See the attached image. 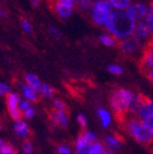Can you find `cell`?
Wrapping results in <instances>:
<instances>
[{"mask_svg": "<svg viewBox=\"0 0 153 154\" xmlns=\"http://www.w3.org/2000/svg\"><path fill=\"white\" fill-rule=\"evenodd\" d=\"M108 71L112 74H115V75H119L124 72V69L118 65H111L108 66Z\"/></svg>", "mask_w": 153, "mask_h": 154, "instance_id": "cell-25", "label": "cell"}, {"mask_svg": "<svg viewBox=\"0 0 153 154\" xmlns=\"http://www.w3.org/2000/svg\"><path fill=\"white\" fill-rule=\"evenodd\" d=\"M49 33L54 36V37H57V38L60 36V32H59V30L58 29H56V27H54V26L49 27Z\"/></svg>", "mask_w": 153, "mask_h": 154, "instance_id": "cell-35", "label": "cell"}, {"mask_svg": "<svg viewBox=\"0 0 153 154\" xmlns=\"http://www.w3.org/2000/svg\"><path fill=\"white\" fill-rule=\"evenodd\" d=\"M9 91H10V88L9 85H7L6 83H1L0 84V94L1 95H8L9 94Z\"/></svg>", "mask_w": 153, "mask_h": 154, "instance_id": "cell-30", "label": "cell"}, {"mask_svg": "<svg viewBox=\"0 0 153 154\" xmlns=\"http://www.w3.org/2000/svg\"><path fill=\"white\" fill-rule=\"evenodd\" d=\"M108 1L113 8L119 10V11L127 10L130 7V2H131V0H108Z\"/></svg>", "mask_w": 153, "mask_h": 154, "instance_id": "cell-16", "label": "cell"}, {"mask_svg": "<svg viewBox=\"0 0 153 154\" xmlns=\"http://www.w3.org/2000/svg\"><path fill=\"white\" fill-rule=\"evenodd\" d=\"M54 107H55V109L57 110H64L66 112L67 110V105H66L61 100H54Z\"/></svg>", "mask_w": 153, "mask_h": 154, "instance_id": "cell-26", "label": "cell"}, {"mask_svg": "<svg viewBox=\"0 0 153 154\" xmlns=\"http://www.w3.org/2000/svg\"><path fill=\"white\" fill-rule=\"evenodd\" d=\"M121 125L125 126V130L131 137H133L139 143L142 144L152 143V131L148 129L139 118L128 117Z\"/></svg>", "mask_w": 153, "mask_h": 154, "instance_id": "cell-3", "label": "cell"}, {"mask_svg": "<svg viewBox=\"0 0 153 154\" xmlns=\"http://www.w3.org/2000/svg\"><path fill=\"white\" fill-rule=\"evenodd\" d=\"M103 154H111V153H108V152H105V153H103Z\"/></svg>", "mask_w": 153, "mask_h": 154, "instance_id": "cell-40", "label": "cell"}, {"mask_svg": "<svg viewBox=\"0 0 153 154\" xmlns=\"http://www.w3.org/2000/svg\"><path fill=\"white\" fill-rule=\"evenodd\" d=\"M74 0H49L50 7L62 19L69 18L73 11Z\"/></svg>", "mask_w": 153, "mask_h": 154, "instance_id": "cell-6", "label": "cell"}, {"mask_svg": "<svg viewBox=\"0 0 153 154\" xmlns=\"http://www.w3.org/2000/svg\"><path fill=\"white\" fill-rule=\"evenodd\" d=\"M136 25L137 22L127 12L118 11L114 12L112 17L107 20L105 27L114 37L126 39L131 37L135 32Z\"/></svg>", "mask_w": 153, "mask_h": 154, "instance_id": "cell-1", "label": "cell"}, {"mask_svg": "<svg viewBox=\"0 0 153 154\" xmlns=\"http://www.w3.org/2000/svg\"><path fill=\"white\" fill-rule=\"evenodd\" d=\"M48 116H49V119L54 122L55 125H59L61 127H66L68 125V114L64 110H50L48 113Z\"/></svg>", "mask_w": 153, "mask_h": 154, "instance_id": "cell-11", "label": "cell"}, {"mask_svg": "<svg viewBox=\"0 0 153 154\" xmlns=\"http://www.w3.org/2000/svg\"><path fill=\"white\" fill-rule=\"evenodd\" d=\"M25 81H27V85H30L32 89H34L35 91H37V92H41L42 83L35 74L27 73V75H25Z\"/></svg>", "mask_w": 153, "mask_h": 154, "instance_id": "cell-14", "label": "cell"}, {"mask_svg": "<svg viewBox=\"0 0 153 154\" xmlns=\"http://www.w3.org/2000/svg\"><path fill=\"white\" fill-rule=\"evenodd\" d=\"M41 93L43 94V96H44V97L49 98L54 95V93H55V90H54L50 85H48V84H42Z\"/></svg>", "mask_w": 153, "mask_h": 154, "instance_id": "cell-22", "label": "cell"}, {"mask_svg": "<svg viewBox=\"0 0 153 154\" xmlns=\"http://www.w3.org/2000/svg\"><path fill=\"white\" fill-rule=\"evenodd\" d=\"M152 143H153V131H152Z\"/></svg>", "mask_w": 153, "mask_h": 154, "instance_id": "cell-39", "label": "cell"}, {"mask_svg": "<svg viewBox=\"0 0 153 154\" xmlns=\"http://www.w3.org/2000/svg\"><path fill=\"white\" fill-rule=\"evenodd\" d=\"M106 143L109 145V146H112V148H119L121 145V142H123V140L119 138L118 136H111V137H107L105 139Z\"/></svg>", "mask_w": 153, "mask_h": 154, "instance_id": "cell-19", "label": "cell"}, {"mask_svg": "<svg viewBox=\"0 0 153 154\" xmlns=\"http://www.w3.org/2000/svg\"><path fill=\"white\" fill-rule=\"evenodd\" d=\"M48 1H49V0H48Z\"/></svg>", "mask_w": 153, "mask_h": 154, "instance_id": "cell-42", "label": "cell"}, {"mask_svg": "<svg viewBox=\"0 0 153 154\" xmlns=\"http://www.w3.org/2000/svg\"><path fill=\"white\" fill-rule=\"evenodd\" d=\"M14 131L17 132V134H18L19 137L23 138V139L30 137V134H31V131H30L29 126L27 125V122H22V120H19V122H15Z\"/></svg>", "mask_w": 153, "mask_h": 154, "instance_id": "cell-13", "label": "cell"}, {"mask_svg": "<svg viewBox=\"0 0 153 154\" xmlns=\"http://www.w3.org/2000/svg\"><path fill=\"white\" fill-rule=\"evenodd\" d=\"M143 74L151 81V82L153 83V69H152V70H148V71H145Z\"/></svg>", "mask_w": 153, "mask_h": 154, "instance_id": "cell-36", "label": "cell"}, {"mask_svg": "<svg viewBox=\"0 0 153 154\" xmlns=\"http://www.w3.org/2000/svg\"><path fill=\"white\" fill-rule=\"evenodd\" d=\"M39 1H41V0H31V2H32L34 8H37V7L39 6Z\"/></svg>", "mask_w": 153, "mask_h": 154, "instance_id": "cell-37", "label": "cell"}, {"mask_svg": "<svg viewBox=\"0 0 153 154\" xmlns=\"http://www.w3.org/2000/svg\"><path fill=\"white\" fill-rule=\"evenodd\" d=\"M145 45H151V46H153V37L150 39V42H149V43H147Z\"/></svg>", "mask_w": 153, "mask_h": 154, "instance_id": "cell-38", "label": "cell"}, {"mask_svg": "<svg viewBox=\"0 0 153 154\" xmlns=\"http://www.w3.org/2000/svg\"><path fill=\"white\" fill-rule=\"evenodd\" d=\"M133 36L136 39H138L139 42L147 41V43L150 42V39L152 38V34H151V31L149 29V26H148V24L145 23V21L142 20L137 22V25H136Z\"/></svg>", "mask_w": 153, "mask_h": 154, "instance_id": "cell-9", "label": "cell"}, {"mask_svg": "<svg viewBox=\"0 0 153 154\" xmlns=\"http://www.w3.org/2000/svg\"><path fill=\"white\" fill-rule=\"evenodd\" d=\"M23 152L24 154H32L33 152V146L30 141H24L23 143Z\"/></svg>", "mask_w": 153, "mask_h": 154, "instance_id": "cell-29", "label": "cell"}, {"mask_svg": "<svg viewBox=\"0 0 153 154\" xmlns=\"http://www.w3.org/2000/svg\"><path fill=\"white\" fill-rule=\"evenodd\" d=\"M34 115H35V110H34V108H29L27 110H25L23 113V116L25 117V118H27V119H31V118H33L34 117Z\"/></svg>", "mask_w": 153, "mask_h": 154, "instance_id": "cell-31", "label": "cell"}, {"mask_svg": "<svg viewBox=\"0 0 153 154\" xmlns=\"http://www.w3.org/2000/svg\"><path fill=\"white\" fill-rule=\"evenodd\" d=\"M143 122V125L148 129H150L151 131H153V117L150 119H147V120H144V122Z\"/></svg>", "mask_w": 153, "mask_h": 154, "instance_id": "cell-34", "label": "cell"}, {"mask_svg": "<svg viewBox=\"0 0 153 154\" xmlns=\"http://www.w3.org/2000/svg\"><path fill=\"white\" fill-rule=\"evenodd\" d=\"M96 2L95 0H76V3L78 8H79L81 11H86L89 10L91 7L94 6V3Z\"/></svg>", "mask_w": 153, "mask_h": 154, "instance_id": "cell-18", "label": "cell"}, {"mask_svg": "<svg viewBox=\"0 0 153 154\" xmlns=\"http://www.w3.org/2000/svg\"><path fill=\"white\" fill-rule=\"evenodd\" d=\"M20 22H21L22 27H23V30L27 33H29V34H31V33H32V26H31V24H30L25 19H21Z\"/></svg>", "mask_w": 153, "mask_h": 154, "instance_id": "cell-27", "label": "cell"}, {"mask_svg": "<svg viewBox=\"0 0 153 154\" xmlns=\"http://www.w3.org/2000/svg\"><path fill=\"white\" fill-rule=\"evenodd\" d=\"M21 89H22V93L27 100L32 102H36L37 101V91H35L34 89H32L30 85L27 84H23V85L21 86Z\"/></svg>", "mask_w": 153, "mask_h": 154, "instance_id": "cell-15", "label": "cell"}, {"mask_svg": "<svg viewBox=\"0 0 153 154\" xmlns=\"http://www.w3.org/2000/svg\"><path fill=\"white\" fill-rule=\"evenodd\" d=\"M145 21V23L148 24V26L150 29L151 31V34H152V37H153V7H150L149 8V12H148L147 17L144 19Z\"/></svg>", "mask_w": 153, "mask_h": 154, "instance_id": "cell-23", "label": "cell"}, {"mask_svg": "<svg viewBox=\"0 0 153 154\" xmlns=\"http://www.w3.org/2000/svg\"><path fill=\"white\" fill-rule=\"evenodd\" d=\"M126 12L136 22H139V21L145 19L148 12H149V8L143 3H135V5H131Z\"/></svg>", "mask_w": 153, "mask_h": 154, "instance_id": "cell-10", "label": "cell"}, {"mask_svg": "<svg viewBox=\"0 0 153 154\" xmlns=\"http://www.w3.org/2000/svg\"><path fill=\"white\" fill-rule=\"evenodd\" d=\"M103 146L102 144L98 142H94L92 143L91 145V149H90V152L89 154H103Z\"/></svg>", "mask_w": 153, "mask_h": 154, "instance_id": "cell-24", "label": "cell"}, {"mask_svg": "<svg viewBox=\"0 0 153 154\" xmlns=\"http://www.w3.org/2000/svg\"><path fill=\"white\" fill-rule=\"evenodd\" d=\"M112 5L108 0H98L92 7V20L97 25H105L107 20L113 15Z\"/></svg>", "mask_w": 153, "mask_h": 154, "instance_id": "cell-4", "label": "cell"}, {"mask_svg": "<svg viewBox=\"0 0 153 154\" xmlns=\"http://www.w3.org/2000/svg\"><path fill=\"white\" fill-rule=\"evenodd\" d=\"M153 117V102H151L149 98L147 100V102L144 103V105L142 106V108L139 112L137 118H139L141 122H144L147 119H150Z\"/></svg>", "mask_w": 153, "mask_h": 154, "instance_id": "cell-12", "label": "cell"}, {"mask_svg": "<svg viewBox=\"0 0 153 154\" xmlns=\"http://www.w3.org/2000/svg\"><path fill=\"white\" fill-rule=\"evenodd\" d=\"M58 153L59 154H71L70 149L66 145H59L58 146Z\"/></svg>", "mask_w": 153, "mask_h": 154, "instance_id": "cell-32", "label": "cell"}, {"mask_svg": "<svg viewBox=\"0 0 153 154\" xmlns=\"http://www.w3.org/2000/svg\"><path fill=\"white\" fill-rule=\"evenodd\" d=\"M151 7H153V2H152V3H151Z\"/></svg>", "mask_w": 153, "mask_h": 154, "instance_id": "cell-41", "label": "cell"}, {"mask_svg": "<svg viewBox=\"0 0 153 154\" xmlns=\"http://www.w3.org/2000/svg\"><path fill=\"white\" fill-rule=\"evenodd\" d=\"M0 152L1 154H17L15 149L9 143L3 142L2 140H1V144H0Z\"/></svg>", "mask_w": 153, "mask_h": 154, "instance_id": "cell-20", "label": "cell"}, {"mask_svg": "<svg viewBox=\"0 0 153 154\" xmlns=\"http://www.w3.org/2000/svg\"><path fill=\"white\" fill-rule=\"evenodd\" d=\"M139 68L142 73L153 69V46L151 45L144 46V51L139 59Z\"/></svg>", "mask_w": 153, "mask_h": 154, "instance_id": "cell-8", "label": "cell"}, {"mask_svg": "<svg viewBox=\"0 0 153 154\" xmlns=\"http://www.w3.org/2000/svg\"><path fill=\"white\" fill-rule=\"evenodd\" d=\"M133 95L131 91L127 89H116L109 95V104L114 112L116 120L123 124L128 117L130 103L133 101Z\"/></svg>", "mask_w": 153, "mask_h": 154, "instance_id": "cell-2", "label": "cell"}, {"mask_svg": "<svg viewBox=\"0 0 153 154\" xmlns=\"http://www.w3.org/2000/svg\"><path fill=\"white\" fill-rule=\"evenodd\" d=\"M6 100H7V107H8V110H9V114L12 117V119H14L17 122L21 120L22 112L19 108V104H20L19 95L15 94V93H9V94L7 95Z\"/></svg>", "mask_w": 153, "mask_h": 154, "instance_id": "cell-7", "label": "cell"}, {"mask_svg": "<svg viewBox=\"0 0 153 154\" xmlns=\"http://www.w3.org/2000/svg\"><path fill=\"white\" fill-rule=\"evenodd\" d=\"M19 108H20L21 112H25L29 108H31V104H30L29 101H25V100H21L20 104H19Z\"/></svg>", "mask_w": 153, "mask_h": 154, "instance_id": "cell-28", "label": "cell"}, {"mask_svg": "<svg viewBox=\"0 0 153 154\" xmlns=\"http://www.w3.org/2000/svg\"><path fill=\"white\" fill-rule=\"evenodd\" d=\"M78 122H79V125L81 126L82 128H86V117L82 115V114H79L78 115Z\"/></svg>", "mask_w": 153, "mask_h": 154, "instance_id": "cell-33", "label": "cell"}, {"mask_svg": "<svg viewBox=\"0 0 153 154\" xmlns=\"http://www.w3.org/2000/svg\"><path fill=\"white\" fill-rule=\"evenodd\" d=\"M120 53L124 55L125 57H135L139 51L143 53L144 47H142L141 42H139L138 39H136L133 36L129 37V38L123 39L118 45Z\"/></svg>", "mask_w": 153, "mask_h": 154, "instance_id": "cell-5", "label": "cell"}, {"mask_svg": "<svg viewBox=\"0 0 153 154\" xmlns=\"http://www.w3.org/2000/svg\"><path fill=\"white\" fill-rule=\"evenodd\" d=\"M100 41L102 44H104L105 46H109V47L116 45V39H115V37L112 35H101Z\"/></svg>", "mask_w": 153, "mask_h": 154, "instance_id": "cell-21", "label": "cell"}, {"mask_svg": "<svg viewBox=\"0 0 153 154\" xmlns=\"http://www.w3.org/2000/svg\"><path fill=\"white\" fill-rule=\"evenodd\" d=\"M97 114L100 116V119L101 122H102L103 127H107L111 124V115H109V113L106 109H104V108H100Z\"/></svg>", "mask_w": 153, "mask_h": 154, "instance_id": "cell-17", "label": "cell"}]
</instances>
